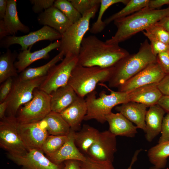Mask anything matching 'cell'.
I'll list each match as a JSON object with an SVG mask.
<instances>
[{
  "instance_id": "484cf974",
  "label": "cell",
  "mask_w": 169,
  "mask_h": 169,
  "mask_svg": "<svg viewBox=\"0 0 169 169\" xmlns=\"http://www.w3.org/2000/svg\"><path fill=\"white\" fill-rule=\"evenodd\" d=\"M99 133L95 128L88 125H84L80 130L74 132V142L77 147L82 153L87 154Z\"/></svg>"
},
{
  "instance_id": "7c38bea8",
  "label": "cell",
  "mask_w": 169,
  "mask_h": 169,
  "mask_svg": "<svg viewBox=\"0 0 169 169\" xmlns=\"http://www.w3.org/2000/svg\"><path fill=\"white\" fill-rule=\"evenodd\" d=\"M43 151L36 149H30L22 155L8 153V157L22 169H62L63 166L52 162L44 155Z\"/></svg>"
},
{
  "instance_id": "d6986e66",
  "label": "cell",
  "mask_w": 169,
  "mask_h": 169,
  "mask_svg": "<svg viewBox=\"0 0 169 169\" xmlns=\"http://www.w3.org/2000/svg\"><path fill=\"white\" fill-rule=\"evenodd\" d=\"M74 131L71 129L68 135V139L63 146L56 152L48 156L53 163L60 165L69 160L82 161L85 160L86 156L79 150L75 143Z\"/></svg>"
},
{
  "instance_id": "74e56055",
  "label": "cell",
  "mask_w": 169,
  "mask_h": 169,
  "mask_svg": "<svg viewBox=\"0 0 169 169\" xmlns=\"http://www.w3.org/2000/svg\"><path fill=\"white\" fill-rule=\"evenodd\" d=\"M145 30L150 33L161 42L169 45V33L161 26L155 23Z\"/></svg>"
},
{
  "instance_id": "f35d334b",
  "label": "cell",
  "mask_w": 169,
  "mask_h": 169,
  "mask_svg": "<svg viewBox=\"0 0 169 169\" xmlns=\"http://www.w3.org/2000/svg\"><path fill=\"white\" fill-rule=\"evenodd\" d=\"M54 0H30L32 9L35 13H41L54 5Z\"/></svg>"
},
{
  "instance_id": "7bdbcfd3",
  "label": "cell",
  "mask_w": 169,
  "mask_h": 169,
  "mask_svg": "<svg viewBox=\"0 0 169 169\" xmlns=\"http://www.w3.org/2000/svg\"><path fill=\"white\" fill-rule=\"evenodd\" d=\"M157 86L163 95L169 96V73L165 74Z\"/></svg>"
},
{
  "instance_id": "f546056e",
  "label": "cell",
  "mask_w": 169,
  "mask_h": 169,
  "mask_svg": "<svg viewBox=\"0 0 169 169\" xmlns=\"http://www.w3.org/2000/svg\"><path fill=\"white\" fill-rule=\"evenodd\" d=\"M147 156L150 162L156 167L164 169L169 156V141L158 143L148 151Z\"/></svg>"
},
{
  "instance_id": "f6af8a7d",
  "label": "cell",
  "mask_w": 169,
  "mask_h": 169,
  "mask_svg": "<svg viewBox=\"0 0 169 169\" xmlns=\"http://www.w3.org/2000/svg\"><path fill=\"white\" fill-rule=\"evenodd\" d=\"M62 169H80V161L76 160H69L64 162Z\"/></svg>"
},
{
  "instance_id": "8992f818",
  "label": "cell",
  "mask_w": 169,
  "mask_h": 169,
  "mask_svg": "<svg viewBox=\"0 0 169 169\" xmlns=\"http://www.w3.org/2000/svg\"><path fill=\"white\" fill-rule=\"evenodd\" d=\"M100 5L87 12L61 34V45L58 49L59 52L63 53L64 56L68 54L78 56L82 41L90 29V20L95 16Z\"/></svg>"
},
{
  "instance_id": "681fc988",
  "label": "cell",
  "mask_w": 169,
  "mask_h": 169,
  "mask_svg": "<svg viewBox=\"0 0 169 169\" xmlns=\"http://www.w3.org/2000/svg\"><path fill=\"white\" fill-rule=\"evenodd\" d=\"M169 33V15L161 19L156 23Z\"/></svg>"
},
{
  "instance_id": "83f0119b",
  "label": "cell",
  "mask_w": 169,
  "mask_h": 169,
  "mask_svg": "<svg viewBox=\"0 0 169 169\" xmlns=\"http://www.w3.org/2000/svg\"><path fill=\"white\" fill-rule=\"evenodd\" d=\"M18 54L16 51L12 52L9 49L0 57V83L13 77L18 76V71L14 62Z\"/></svg>"
},
{
  "instance_id": "d590c367",
  "label": "cell",
  "mask_w": 169,
  "mask_h": 169,
  "mask_svg": "<svg viewBox=\"0 0 169 169\" xmlns=\"http://www.w3.org/2000/svg\"><path fill=\"white\" fill-rule=\"evenodd\" d=\"M142 32L150 41L152 51L155 56H157L160 53L169 50V45L161 42L147 31H143Z\"/></svg>"
},
{
  "instance_id": "7a4b0ae2",
  "label": "cell",
  "mask_w": 169,
  "mask_h": 169,
  "mask_svg": "<svg viewBox=\"0 0 169 169\" xmlns=\"http://www.w3.org/2000/svg\"><path fill=\"white\" fill-rule=\"evenodd\" d=\"M169 15V7L161 9L146 7L130 15L115 20L114 23L117 28V31L113 36L105 42L109 44H118Z\"/></svg>"
},
{
  "instance_id": "8d00e7d4",
  "label": "cell",
  "mask_w": 169,
  "mask_h": 169,
  "mask_svg": "<svg viewBox=\"0 0 169 169\" xmlns=\"http://www.w3.org/2000/svg\"><path fill=\"white\" fill-rule=\"evenodd\" d=\"M82 16L95 6L100 4V0H69Z\"/></svg>"
},
{
  "instance_id": "277c9868",
  "label": "cell",
  "mask_w": 169,
  "mask_h": 169,
  "mask_svg": "<svg viewBox=\"0 0 169 169\" xmlns=\"http://www.w3.org/2000/svg\"><path fill=\"white\" fill-rule=\"evenodd\" d=\"M98 84L105 87L110 93L107 95L105 91H102L97 98V92L94 90L86 95L85 100L87 110L84 120L95 119L103 124L106 121V116L112 112L113 107L129 101L128 92L114 91L103 83Z\"/></svg>"
},
{
  "instance_id": "bcb514c9",
  "label": "cell",
  "mask_w": 169,
  "mask_h": 169,
  "mask_svg": "<svg viewBox=\"0 0 169 169\" xmlns=\"http://www.w3.org/2000/svg\"><path fill=\"white\" fill-rule=\"evenodd\" d=\"M165 112L169 113V96L163 95L158 104Z\"/></svg>"
},
{
  "instance_id": "ba28073f",
  "label": "cell",
  "mask_w": 169,
  "mask_h": 169,
  "mask_svg": "<svg viewBox=\"0 0 169 169\" xmlns=\"http://www.w3.org/2000/svg\"><path fill=\"white\" fill-rule=\"evenodd\" d=\"M78 63L77 56L67 54L60 63L51 69L38 89L50 94L58 88L67 85Z\"/></svg>"
},
{
  "instance_id": "4fadbf2b",
  "label": "cell",
  "mask_w": 169,
  "mask_h": 169,
  "mask_svg": "<svg viewBox=\"0 0 169 169\" xmlns=\"http://www.w3.org/2000/svg\"><path fill=\"white\" fill-rule=\"evenodd\" d=\"M166 74L157 62L152 63L118 87V91L128 92L144 85L158 84Z\"/></svg>"
},
{
  "instance_id": "d4e9b609",
  "label": "cell",
  "mask_w": 169,
  "mask_h": 169,
  "mask_svg": "<svg viewBox=\"0 0 169 169\" xmlns=\"http://www.w3.org/2000/svg\"><path fill=\"white\" fill-rule=\"evenodd\" d=\"M3 20L10 36L15 35L19 31L25 33L30 31L29 27L22 23L19 18L16 0H8L7 10Z\"/></svg>"
},
{
  "instance_id": "e575fe53",
  "label": "cell",
  "mask_w": 169,
  "mask_h": 169,
  "mask_svg": "<svg viewBox=\"0 0 169 169\" xmlns=\"http://www.w3.org/2000/svg\"><path fill=\"white\" fill-rule=\"evenodd\" d=\"M80 169H115L112 162L94 159L89 156L85 160L80 161Z\"/></svg>"
},
{
  "instance_id": "30bf717a",
  "label": "cell",
  "mask_w": 169,
  "mask_h": 169,
  "mask_svg": "<svg viewBox=\"0 0 169 169\" xmlns=\"http://www.w3.org/2000/svg\"><path fill=\"white\" fill-rule=\"evenodd\" d=\"M16 117L5 116L0 121V146L8 153L22 155L28 150L19 132Z\"/></svg>"
},
{
  "instance_id": "b9f144b4",
  "label": "cell",
  "mask_w": 169,
  "mask_h": 169,
  "mask_svg": "<svg viewBox=\"0 0 169 169\" xmlns=\"http://www.w3.org/2000/svg\"><path fill=\"white\" fill-rule=\"evenodd\" d=\"M13 80L10 78L3 83L0 88V103L6 100L11 91Z\"/></svg>"
},
{
  "instance_id": "cb8c5ba5",
  "label": "cell",
  "mask_w": 169,
  "mask_h": 169,
  "mask_svg": "<svg viewBox=\"0 0 169 169\" xmlns=\"http://www.w3.org/2000/svg\"><path fill=\"white\" fill-rule=\"evenodd\" d=\"M50 95L51 111L59 113L69 105L78 96L68 84L58 88Z\"/></svg>"
},
{
  "instance_id": "7dc6e473",
  "label": "cell",
  "mask_w": 169,
  "mask_h": 169,
  "mask_svg": "<svg viewBox=\"0 0 169 169\" xmlns=\"http://www.w3.org/2000/svg\"><path fill=\"white\" fill-rule=\"evenodd\" d=\"M8 0H0V20H3L5 15Z\"/></svg>"
},
{
  "instance_id": "f1b7e54d",
  "label": "cell",
  "mask_w": 169,
  "mask_h": 169,
  "mask_svg": "<svg viewBox=\"0 0 169 169\" xmlns=\"http://www.w3.org/2000/svg\"><path fill=\"white\" fill-rule=\"evenodd\" d=\"M64 56L63 52H59L58 54L44 65L35 68H26L21 73L18 77L22 80H28L46 76L53 67L63 59Z\"/></svg>"
},
{
  "instance_id": "9a60e30c",
  "label": "cell",
  "mask_w": 169,
  "mask_h": 169,
  "mask_svg": "<svg viewBox=\"0 0 169 169\" xmlns=\"http://www.w3.org/2000/svg\"><path fill=\"white\" fill-rule=\"evenodd\" d=\"M18 130L21 139L28 150H42L43 145L49 135L43 120L38 122L21 124Z\"/></svg>"
},
{
  "instance_id": "4dcf8cb0",
  "label": "cell",
  "mask_w": 169,
  "mask_h": 169,
  "mask_svg": "<svg viewBox=\"0 0 169 169\" xmlns=\"http://www.w3.org/2000/svg\"><path fill=\"white\" fill-rule=\"evenodd\" d=\"M149 0H130L125 6L118 12L110 16L104 21L107 25L115 20L133 14L146 7Z\"/></svg>"
},
{
  "instance_id": "ac0fdd59",
  "label": "cell",
  "mask_w": 169,
  "mask_h": 169,
  "mask_svg": "<svg viewBox=\"0 0 169 169\" xmlns=\"http://www.w3.org/2000/svg\"><path fill=\"white\" fill-rule=\"evenodd\" d=\"M37 20L39 24L52 28L61 34L73 24L62 12L54 5L40 13Z\"/></svg>"
},
{
  "instance_id": "2e32d148",
  "label": "cell",
  "mask_w": 169,
  "mask_h": 169,
  "mask_svg": "<svg viewBox=\"0 0 169 169\" xmlns=\"http://www.w3.org/2000/svg\"><path fill=\"white\" fill-rule=\"evenodd\" d=\"M87 110L85 100L78 96L76 99L60 114L71 129L77 131L81 129V123L86 115Z\"/></svg>"
},
{
  "instance_id": "603a6c76",
  "label": "cell",
  "mask_w": 169,
  "mask_h": 169,
  "mask_svg": "<svg viewBox=\"0 0 169 169\" xmlns=\"http://www.w3.org/2000/svg\"><path fill=\"white\" fill-rule=\"evenodd\" d=\"M165 111L158 104L149 107L145 117V137L151 142L161 132L163 120Z\"/></svg>"
},
{
  "instance_id": "4316f807",
  "label": "cell",
  "mask_w": 169,
  "mask_h": 169,
  "mask_svg": "<svg viewBox=\"0 0 169 169\" xmlns=\"http://www.w3.org/2000/svg\"><path fill=\"white\" fill-rule=\"evenodd\" d=\"M50 135L67 136L71 128L60 113L51 111L43 120Z\"/></svg>"
},
{
  "instance_id": "44dd1931",
  "label": "cell",
  "mask_w": 169,
  "mask_h": 169,
  "mask_svg": "<svg viewBox=\"0 0 169 169\" xmlns=\"http://www.w3.org/2000/svg\"><path fill=\"white\" fill-rule=\"evenodd\" d=\"M158 84L146 85L128 92L129 101L143 104L148 107L157 104L163 96L158 87Z\"/></svg>"
},
{
  "instance_id": "5b68a950",
  "label": "cell",
  "mask_w": 169,
  "mask_h": 169,
  "mask_svg": "<svg viewBox=\"0 0 169 169\" xmlns=\"http://www.w3.org/2000/svg\"><path fill=\"white\" fill-rule=\"evenodd\" d=\"M113 70L114 66L107 68L87 67L77 64L72 72L68 84L78 96L84 98L95 90L98 84L108 82Z\"/></svg>"
},
{
  "instance_id": "52a82bcc",
  "label": "cell",
  "mask_w": 169,
  "mask_h": 169,
  "mask_svg": "<svg viewBox=\"0 0 169 169\" xmlns=\"http://www.w3.org/2000/svg\"><path fill=\"white\" fill-rule=\"evenodd\" d=\"M50 99V94L35 89L32 99L19 109L16 117L17 122L24 124L42 121L51 111Z\"/></svg>"
},
{
  "instance_id": "ffe728a7",
  "label": "cell",
  "mask_w": 169,
  "mask_h": 169,
  "mask_svg": "<svg viewBox=\"0 0 169 169\" xmlns=\"http://www.w3.org/2000/svg\"><path fill=\"white\" fill-rule=\"evenodd\" d=\"M148 106L143 104L129 101L116 106L115 109L136 125L137 128L146 129L145 117Z\"/></svg>"
},
{
  "instance_id": "d6a6232c",
  "label": "cell",
  "mask_w": 169,
  "mask_h": 169,
  "mask_svg": "<svg viewBox=\"0 0 169 169\" xmlns=\"http://www.w3.org/2000/svg\"><path fill=\"white\" fill-rule=\"evenodd\" d=\"M68 139L67 136H56L49 135L43 145L42 151L47 156L58 151Z\"/></svg>"
},
{
  "instance_id": "836d02e7",
  "label": "cell",
  "mask_w": 169,
  "mask_h": 169,
  "mask_svg": "<svg viewBox=\"0 0 169 169\" xmlns=\"http://www.w3.org/2000/svg\"><path fill=\"white\" fill-rule=\"evenodd\" d=\"M54 6L62 12L73 23L79 20L82 17L69 0H55Z\"/></svg>"
},
{
  "instance_id": "816d5d0a",
  "label": "cell",
  "mask_w": 169,
  "mask_h": 169,
  "mask_svg": "<svg viewBox=\"0 0 169 169\" xmlns=\"http://www.w3.org/2000/svg\"><path fill=\"white\" fill-rule=\"evenodd\" d=\"M141 151V150H136L135 152L132 159L131 160L130 164L128 168L126 169H132V166L134 163L137 160V156L139 153Z\"/></svg>"
},
{
  "instance_id": "f907efd6",
  "label": "cell",
  "mask_w": 169,
  "mask_h": 169,
  "mask_svg": "<svg viewBox=\"0 0 169 169\" xmlns=\"http://www.w3.org/2000/svg\"><path fill=\"white\" fill-rule=\"evenodd\" d=\"M8 106V102L5 100L0 103V120L5 117V113L7 110Z\"/></svg>"
},
{
  "instance_id": "db71d44e",
  "label": "cell",
  "mask_w": 169,
  "mask_h": 169,
  "mask_svg": "<svg viewBox=\"0 0 169 169\" xmlns=\"http://www.w3.org/2000/svg\"><path fill=\"white\" fill-rule=\"evenodd\" d=\"M168 51H169V49Z\"/></svg>"
},
{
  "instance_id": "8fae6325",
  "label": "cell",
  "mask_w": 169,
  "mask_h": 169,
  "mask_svg": "<svg viewBox=\"0 0 169 169\" xmlns=\"http://www.w3.org/2000/svg\"><path fill=\"white\" fill-rule=\"evenodd\" d=\"M61 34L55 29L47 26H44L40 29L22 36H9L0 40L1 48H9L11 45L18 44L21 47V50L28 49L36 43L42 40L51 41L61 39Z\"/></svg>"
},
{
  "instance_id": "7402d4cb",
  "label": "cell",
  "mask_w": 169,
  "mask_h": 169,
  "mask_svg": "<svg viewBox=\"0 0 169 169\" xmlns=\"http://www.w3.org/2000/svg\"><path fill=\"white\" fill-rule=\"evenodd\" d=\"M109 125V131L116 136L133 137L137 133V128L120 113L111 112L105 117Z\"/></svg>"
},
{
  "instance_id": "60d3db41",
  "label": "cell",
  "mask_w": 169,
  "mask_h": 169,
  "mask_svg": "<svg viewBox=\"0 0 169 169\" xmlns=\"http://www.w3.org/2000/svg\"><path fill=\"white\" fill-rule=\"evenodd\" d=\"M157 63L166 74L169 73V53L168 51L162 52L156 56Z\"/></svg>"
},
{
  "instance_id": "6da1fadb",
  "label": "cell",
  "mask_w": 169,
  "mask_h": 169,
  "mask_svg": "<svg viewBox=\"0 0 169 169\" xmlns=\"http://www.w3.org/2000/svg\"><path fill=\"white\" fill-rule=\"evenodd\" d=\"M129 54L119 44H109L95 36L90 35L84 37L82 41L78 64L87 67L109 68Z\"/></svg>"
},
{
  "instance_id": "1f68e13d",
  "label": "cell",
  "mask_w": 169,
  "mask_h": 169,
  "mask_svg": "<svg viewBox=\"0 0 169 169\" xmlns=\"http://www.w3.org/2000/svg\"><path fill=\"white\" fill-rule=\"evenodd\" d=\"M129 1V0H100L99 15L97 20L90 29V32L93 34H97L101 32L104 29L106 25L102 20V18L105 11L110 6L119 3L126 5Z\"/></svg>"
},
{
  "instance_id": "3957f363",
  "label": "cell",
  "mask_w": 169,
  "mask_h": 169,
  "mask_svg": "<svg viewBox=\"0 0 169 169\" xmlns=\"http://www.w3.org/2000/svg\"><path fill=\"white\" fill-rule=\"evenodd\" d=\"M147 39L141 44L138 52L130 54L119 60L114 66L109 80L110 88H118L150 64L156 62Z\"/></svg>"
},
{
  "instance_id": "f5cc1de1",
  "label": "cell",
  "mask_w": 169,
  "mask_h": 169,
  "mask_svg": "<svg viewBox=\"0 0 169 169\" xmlns=\"http://www.w3.org/2000/svg\"><path fill=\"white\" fill-rule=\"evenodd\" d=\"M149 169H160V168H157L154 166L152 167H151Z\"/></svg>"
},
{
  "instance_id": "ab89813d",
  "label": "cell",
  "mask_w": 169,
  "mask_h": 169,
  "mask_svg": "<svg viewBox=\"0 0 169 169\" xmlns=\"http://www.w3.org/2000/svg\"><path fill=\"white\" fill-rule=\"evenodd\" d=\"M160 137L158 143L169 141V113L164 116L162 124Z\"/></svg>"
},
{
  "instance_id": "c3c4849f",
  "label": "cell",
  "mask_w": 169,
  "mask_h": 169,
  "mask_svg": "<svg viewBox=\"0 0 169 169\" xmlns=\"http://www.w3.org/2000/svg\"><path fill=\"white\" fill-rule=\"evenodd\" d=\"M9 36H10V35L5 25L3 20H0V40Z\"/></svg>"
},
{
  "instance_id": "9c48e42d",
  "label": "cell",
  "mask_w": 169,
  "mask_h": 169,
  "mask_svg": "<svg viewBox=\"0 0 169 169\" xmlns=\"http://www.w3.org/2000/svg\"><path fill=\"white\" fill-rule=\"evenodd\" d=\"M46 77L28 80L18 77L13 80L10 93L6 99L8 102V116L15 117L21 106L32 99L34 90L39 88Z\"/></svg>"
},
{
  "instance_id": "ee69618b",
  "label": "cell",
  "mask_w": 169,
  "mask_h": 169,
  "mask_svg": "<svg viewBox=\"0 0 169 169\" xmlns=\"http://www.w3.org/2000/svg\"><path fill=\"white\" fill-rule=\"evenodd\" d=\"M167 4H169V0H149L146 7L151 9H156Z\"/></svg>"
},
{
  "instance_id": "5bb4252c",
  "label": "cell",
  "mask_w": 169,
  "mask_h": 169,
  "mask_svg": "<svg viewBox=\"0 0 169 169\" xmlns=\"http://www.w3.org/2000/svg\"><path fill=\"white\" fill-rule=\"evenodd\" d=\"M116 136L109 130L100 132L87 154L96 160L112 162L117 151Z\"/></svg>"
},
{
  "instance_id": "e0dca14e",
  "label": "cell",
  "mask_w": 169,
  "mask_h": 169,
  "mask_svg": "<svg viewBox=\"0 0 169 169\" xmlns=\"http://www.w3.org/2000/svg\"><path fill=\"white\" fill-rule=\"evenodd\" d=\"M61 45L60 40L51 43L46 47L33 52H31L32 46L29 49L22 51L18 54V60L14 62V66L18 72L21 73L35 61L42 59H47L49 57V53L52 50L58 49Z\"/></svg>"
}]
</instances>
